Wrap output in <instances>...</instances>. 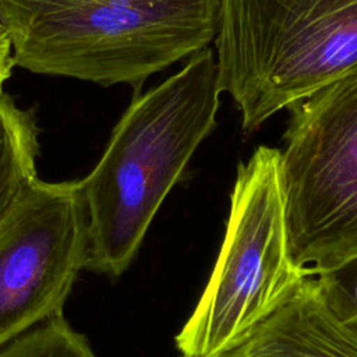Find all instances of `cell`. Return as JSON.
Here are the masks:
<instances>
[{"label": "cell", "mask_w": 357, "mask_h": 357, "mask_svg": "<svg viewBox=\"0 0 357 357\" xmlns=\"http://www.w3.org/2000/svg\"><path fill=\"white\" fill-rule=\"evenodd\" d=\"M240 350L243 357H357V332L333 315L307 276Z\"/></svg>", "instance_id": "52a82bcc"}, {"label": "cell", "mask_w": 357, "mask_h": 357, "mask_svg": "<svg viewBox=\"0 0 357 357\" xmlns=\"http://www.w3.org/2000/svg\"><path fill=\"white\" fill-rule=\"evenodd\" d=\"M0 357H96L86 336L74 331L63 312L0 347Z\"/></svg>", "instance_id": "9c48e42d"}, {"label": "cell", "mask_w": 357, "mask_h": 357, "mask_svg": "<svg viewBox=\"0 0 357 357\" xmlns=\"http://www.w3.org/2000/svg\"><path fill=\"white\" fill-rule=\"evenodd\" d=\"M220 93L252 134L357 64V0H219Z\"/></svg>", "instance_id": "3957f363"}, {"label": "cell", "mask_w": 357, "mask_h": 357, "mask_svg": "<svg viewBox=\"0 0 357 357\" xmlns=\"http://www.w3.org/2000/svg\"><path fill=\"white\" fill-rule=\"evenodd\" d=\"M219 0H0L15 66L141 92L213 40Z\"/></svg>", "instance_id": "7a4b0ae2"}, {"label": "cell", "mask_w": 357, "mask_h": 357, "mask_svg": "<svg viewBox=\"0 0 357 357\" xmlns=\"http://www.w3.org/2000/svg\"><path fill=\"white\" fill-rule=\"evenodd\" d=\"M289 110L280 151L289 245L311 275L357 252V64Z\"/></svg>", "instance_id": "5b68a950"}, {"label": "cell", "mask_w": 357, "mask_h": 357, "mask_svg": "<svg viewBox=\"0 0 357 357\" xmlns=\"http://www.w3.org/2000/svg\"><path fill=\"white\" fill-rule=\"evenodd\" d=\"M181 357H183V356H181ZM215 357H243V354H241V350H240V347H237V349H234V350L226 351V353H223V354H219V356H215Z\"/></svg>", "instance_id": "7c38bea8"}, {"label": "cell", "mask_w": 357, "mask_h": 357, "mask_svg": "<svg viewBox=\"0 0 357 357\" xmlns=\"http://www.w3.org/2000/svg\"><path fill=\"white\" fill-rule=\"evenodd\" d=\"M0 28H4V26H3V25H1V22H0Z\"/></svg>", "instance_id": "4fadbf2b"}, {"label": "cell", "mask_w": 357, "mask_h": 357, "mask_svg": "<svg viewBox=\"0 0 357 357\" xmlns=\"http://www.w3.org/2000/svg\"><path fill=\"white\" fill-rule=\"evenodd\" d=\"M220 95L208 46L132 96L103 155L79 180L88 216L86 269L119 278L131 265L166 195L215 130Z\"/></svg>", "instance_id": "6da1fadb"}, {"label": "cell", "mask_w": 357, "mask_h": 357, "mask_svg": "<svg viewBox=\"0 0 357 357\" xmlns=\"http://www.w3.org/2000/svg\"><path fill=\"white\" fill-rule=\"evenodd\" d=\"M14 67L15 61L10 36L4 28H0V92H3L4 84L11 78Z\"/></svg>", "instance_id": "8fae6325"}, {"label": "cell", "mask_w": 357, "mask_h": 357, "mask_svg": "<svg viewBox=\"0 0 357 357\" xmlns=\"http://www.w3.org/2000/svg\"><path fill=\"white\" fill-rule=\"evenodd\" d=\"M307 276L290 252L280 149L259 145L237 167L216 264L176 347L215 357L243 346Z\"/></svg>", "instance_id": "277c9868"}, {"label": "cell", "mask_w": 357, "mask_h": 357, "mask_svg": "<svg viewBox=\"0 0 357 357\" xmlns=\"http://www.w3.org/2000/svg\"><path fill=\"white\" fill-rule=\"evenodd\" d=\"M88 261L78 180H31L0 218V347L63 312Z\"/></svg>", "instance_id": "8992f818"}, {"label": "cell", "mask_w": 357, "mask_h": 357, "mask_svg": "<svg viewBox=\"0 0 357 357\" xmlns=\"http://www.w3.org/2000/svg\"><path fill=\"white\" fill-rule=\"evenodd\" d=\"M39 128L35 113L0 92V218L36 176Z\"/></svg>", "instance_id": "ba28073f"}, {"label": "cell", "mask_w": 357, "mask_h": 357, "mask_svg": "<svg viewBox=\"0 0 357 357\" xmlns=\"http://www.w3.org/2000/svg\"><path fill=\"white\" fill-rule=\"evenodd\" d=\"M311 275H317L314 282L326 307L357 332V252Z\"/></svg>", "instance_id": "30bf717a"}]
</instances>
